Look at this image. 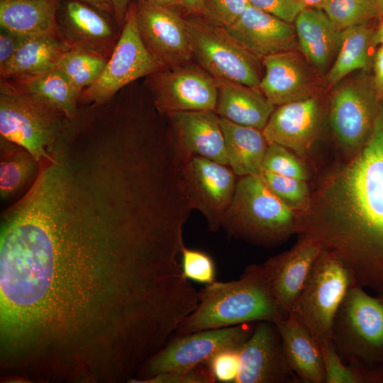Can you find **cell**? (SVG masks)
Instances as JSON below:
<instances>
[{"label":"cell","instance_id":"obj_1","mask_svg":"<svg viewBox=\"0 0 383 383\" xmlns=\"http://www.w3.org/2000/svg\"><path fill=\"white\" fill-rule=\"evenodd\" d=\"M179 225L131 174L62 162L3 211L1 365L23 380L134 377L196 309Z\"/></svg>","mask_w":383,"mask_h":383},{"label":"cell","instance_id":"obj_2","mask_svg":"<svg viewBox=\"0 0 383 383\" xmlns=\"http://www.w3.org/2000/svg\"><path fill=\"white\" fill-rule=\"evenodd\" d=\"M299 227L348 266L355 284L383 294V100L368 140L322 177Z\"/></svg>","mask_w":383,"mask_h":383},{"label":"cell","instance_id":"obj_3","mask_svg":"<svg viewBox=\"0 0 383 383\" xmlns=\"http://www.w3.org/2000/svg\"><path fill=\"white\" fill-rule=\"evenodd\" d=\"M198 297L196 308L181 323L175 336L246 323H277L283 319L262 264L246 267L237 280L206 285L198 292Z\"/></svg>","mask_w":383,"mask_h":383},{"label":"cell","instance_id":"obj_4","mask_svg":"<svg viewBox=\"0 0 383 383\" xmlns=\"http://www.w3.org/2000/svg\"><path fill=\"white\" fill-rule=\"evenodd\" d=\"M298 213L267 186L260 174L238 177L222 228L235 238L275 246L297 233Z\"/></svg>","mask_w":383,"mask_h":383},{"label":"cell","instance_id":"obj_5","mask_svg":"<svg viewBox=\"0 0 383 383\" xmlns=\"http://www.w3.org/2000/svg\"><path fill=\"white\" fill-rule=\"evenodd\" d=\"M354 284L335 315L331 341L343 362L383 367V294H368Z\"/></svg>","mask_w":383,"mask_h":383},{"label":"cell","instance_id":"obj_6","mask_svg":"<svg viewBox=\"0 0 383 383\" xmlns=\"http://www.w3.org/2000/svg\"><path fill=\"white\" fill-rule=\"evenodd\" d=\"M68 119L48 103L1 80V138L25 148L39 164L52 160L54 143Z\"/></svg>","mask_w":383,"mask_h":383},{"label":"cell","instance_id":"obj_7","mask_svg":"<svg viewBox=\"0 0 383 383\" xmlns=\"http://www.w3.org/2000/svg\"><path fill=\"white\" fill-rule=\"evenodd\" d=\"M354 284L348 266L338 256L322 249L290 313L309 331L318 345L331 340L335 315Z\"/></svg>","mask_w":383,"mask_h":383},{"label":"cell","instance_id":"obj_8","mask_svg":"<svg viewBox=\"0 0 383 383\" xmlns=\"http://www.w3.org/2000/svg\"><path fill=\"white\" fill-rule=\"evenodd\" d=\"M193 59L216 79L258 87L262 60L251 54L221 26L205 17L185 18Z\"/></svg>","mask_w":383,"mask_h":383},{"label":"cell","instance_id":"obj_9","mask_svg":"<svg viewBox=\"0 0 383 383\" xmlns=\"http://www.w3.org/2000/svg\"><path fill=\"white\" fill-rule=\"evenodd\" d=\"M370 71H360L332 93L329 121L345 158L357 152L368 140L382 99Z\"/></svg>","mask_w":383,"mask_h":383},{"label":"cell","instance_id":"obj_10","mask_svg":"<svg viewBox=\"0 0 383 383\" xmlns=\"http://www.w3.org/2000/svg\"><path fill=\"white\" fill-rule=\"evenodd\" d=\"M256 322L174 336L139 370L133 382H146L162 373L192 369L228 348H241Z\"/></svg>","mask_w":383,"mask_h":383},{"label":"cell","instance_id":"obj_11","mask_svg":"<svg viewBox=\"0 0 383 383\" xmlns=\"http://www.w3.org/2000/svg\"><path fill=\"white\" fill-rule=\"evenodd\" d=\"M162 69L142 40L135 6H131L128 7L120 36L102 73L93 84L82 92L79 101L104 104L128 84Z\"/></svg>","mask_w":383,"mask_h":383},{"label":"cell","instance_id":"obj_12","mask_svg":"<svg viewBox=\"0 0 383 383\" xmlns=\"http://www.w3.org/2000/svg\"><path fill=\"white\" fill-rule=\"evenodd\" d=\"M153 103L162 114L178 111H214L216 79L199 65L190 62L162 69L147 77Z\"/></svg>","mask_w":383,"mask_h":383},{"label":"cell","instance_id":"obj_13","mask_svg":"<svg viewBox=\"0 0 383 383\" xmlns=\"http://www.w3.org/2000/svg\"><path fill=\"white\" fill-rule=\"evenodd\" d=\"M237 177L229 166L205 157L192 156L186 162L184 182L191 209L203 214L211 232L222 228Z\"/></svg>","mask_w":383,"mask_h":383},{"label":"cell","instance_id":"obj_14","mask_svg":"<svg viewBox=\"0 0 383 383\" xmlns=\"http://www.w3.org/2000/svg\"><path fill=\"white\" fill-rule=\"evenodd\" d=\"M142 40L154 60L163 68H173L193 59L184 19L170 6L140 1L135 6Z\"/></svg>","mask_w":383,"mask_h":383},{"label":"cell","instance_id":"obj_15","mask_svg":"<svg viewBox=\"0 0 383 383\" xmlns=\"http://www.w3.org/2000/svg\"><path fill=\"white\" fill-rule=\"evenodd\" d=\"M287 360L276 323L256 322L240 350L235 383H299Z\"/></svg>","mask_w":383,"mask_h":383},{"label":"cell","instance_id":"obj_16","mask_svg":"<svg viewBox=\"0 0 383 383\" xmlns=\"http://www.w3.org/2000/svg\"><path fill=\"white\" fill-rule=\"evenodd\" d=\"M262 63L265 71L258 87L274 106L318 96L319 72L296 50L267 56Z\"/></svg>","mask_w":383,"mask_h":383},{"label":"cell","instance_id":"obj_17","mask_svg":"<svg viewBox=\"0 0 383 383\" xmlns=\"http://www.w3.org/2000/svg\"><path fill=\"white\" fill-rule=\"evenodd\" d=\"M322 124V106L315 96L275 108L262 133L268 144L282 145L304 159L320 135Z\"/></svg>","mask_w":383,"mask_h":383},{"label":"cell","instance_id":"obj_18","mask_svg":"<svg viewBox=\"0 0 383 383\" xmlns=\"http://www.w3.org/2000/svg\"><path fill=\"white\" fill-rule=\"evenodd\" d=\"M58 8L61 40L71 49L82 50L109 60L120 34L101 11L79 0H67Z\"/></svg>","mask_w":383,"mask_h":383},{"label":"cell","instance_id":"obj_19","mask_svg":"<svg viewBox=\"0 0 383 383\" xmlns=\"http://www.w3.org/2000/svg\"><path fill=\"white\" fill-rule=\"evenodd\" d=\"M321 250L316 240L300 236L292 248L262 263L270 292L283 319L290 314L294 302Z\"/></svg>","mask_w":383,"mask_h":383},{"label":"cell","instance_id":"obj_20","mask_svg":"<svg viewBox=\"0 0 383 383\" xmlns=\"http://www.w3.org/2000/svg\"><path fill=\"white\" fill-rule=\"evenodd\" d=\"M226 30L251 54L264 57L299 49L294 26L250 4Z\"/></svg>","mask_w":383,"mask_h":383},{"label":"cell","instance_id":"obj_21","mask_svg":"<svg viewBox=\"0 0 383 383\" xmlns=\"http://www.w3.org/2000/svg\"><path fill=\"white\" fill-rule=\"evenodd\" d=\"M166 116L179 147L187 156L228 166L220 116L214 111H178Z\"/></svg>","mask_w":383,"mask_h":383},{"label":"cell","instance_id":"obj_22","mask_svg":"<svg viewBox=\"0 0 383 383\" xmlns=\"http://www.w3.org/2000/svg\"><path fill=\"white\" fill-rule=\"evenodd\" d=\"M216 83L215 112L236 124L262 131L276 106L260 88L222 79H216Z\"/></svg>","mask_w":383,"mask_h":383},{"label":"cell","instance_id":"obj_23","mask_svg":"<svg viewBox=\"0 0 383 383\" xmlns=\"http://www.w3.org/2000/svg\"><path fill=\"white\" fill-rule=\"evenodd\" d=\"M299 50L320 73L338 50L341 33L321 10L306 7L294 21Z\"/></svg>","mask_w":383,"mask_h":383},{"label":"cell","instance_id":"obj_24","mask_svg":"<svg viewBox=\"0 0 383 383\" xmlns=\"http://www.w3.org/2000/svg\"><path fill=\"white\" fill-rule=\"evenodd\" d=\"M289 364L304 383H325L321 349L309 331L290 313L276 323Z\"/></svg>","mask_w":383,"mask_h":383},{"label":"cell","instance_id":"obj_25","mask_svg":"<svg viewBox=\"0 0 383 383\" xmlns=\"http://www.w3.org/2000/svg\"><path fill=\"white\" fill-rule=\"evenodd\" d=\"M60 4V0H0L1 28L21 37L60 38L57 21Z\"/></svg>","mask_w":383,"mask_h":383},{"label":"cell","instance_id":"obj_26","mask_svg":"<svg viewBox=\"0 0 383 383\" xmlns=\"http://www.w3.org/2000/svg\"><path fill=\"white\" fill-rule=\"evenodd\" d=\"M70 49L59 38L24 37L10 62L0 72L1 80L28 78L55 69Z\"/></svg>","mask_w":383,"mask_h":383},{"label":"cell","instance_id":"obj_27","mask_svg":"<svg viewBox=\"0 0 383 383\" xmlns=\"http://www.w3.org/2000/svg\"><path fill=\"white\" fill-rule=\"evenodd\" d=\"M228 166L238 177L260 174L268 143L262 131L220 117Z\"/></svg>","mask_w":383,"mask_h":383},{"label":"cell","instance_id":"obj_28","mask_svg":"<svg viewBox=\"0 0 383 383\" xmlns=\"http://www.w3.org/2000/svg\"><path fill=\"white\" fill-rule=\"evenodd\" d=\"M374 30L370 23L342 30L338 52L326 76L330 85L337 84L355 71H370L372 50H375L372 46Z\"/></svg>","mask_w":383,"mask_h":383},{"label":"cell","instance_id":"obj_29","mask_svg":"<svg viewBox=\"0 0 383 383\" xmlns=\"http://www.w3.org/2000/svg\"><path fill=\"white\" fill-rule=\"evenodd\" d=\"M5 81L16 89L48 103L69 119L74 118L78 114L77 102L81 94L56 68L28 78Z\"/></svg>","mask_w":383,"mask_h":383},{"label":"cell","instance_id":"obj_30","mask_svg":"<svg viewBox=\"0 0 383 383\" xmlns=\"http://www.w3.org/2000/svg\"><path fill=\"white\" fill-rule=\"evenodd\" d=\"M0 194L6 199L38 174L40 165L25 148L1 138Z\"/></svg>","mask_w":383,"mask_h":383},{"label":"cell","instance_id":"obj_31","mask_svg":"<svg viewBox=\"0 0 383 383\" xmlns=\"http://www.w3.org/2000/svg\"><path fill=\"white\" fill-rule=\"evenodd\" d=\"M107 59L78 49H70L60 60L56 69L62 72L80 94L102 73Z\"/></svg>","mask_w":383,"mask_h":383},{"label":"cell","instance_id":"obj_32","mask_svg":"<svg viewBox=\"0 0 383 383\" xmlns=\"http://www.w3.org/2000/svg\"><path fill=\"white\" fill-rule=\"evenodd\" d=\"M319 347L326 372L325 383H383V367H367L345 363L331 340Z\"/></svg>","mask_w":383,"mask_h":383},{"label":"cell","instance_id":"obj_33","mask_svg":"<svg viewBox=\"0 0 383 383\" xmlns=\"http://www.w3.org/2000/svg\"><path fill=\"white\" fill-rule=\"evenodd\" d=\"M323 11L341 31L380 19V13L371 0H326Z\"/></svg>","mask_w":383,"mask_h":383},{"label":"cell","instance_id":"obj_34","mask_svg":"<svg viewBox=\"0 0 383 383\" xmlns=\"http://www.w3.org/2000/svg\"><path fill=\"white\" fill-rule=\"evenodd\" d=\"M260 175L270 189L298 213L309 209L311 192L306 181L277 174L265 170H262Z\"/></svg>","mask_w":383,"mask_h":383},{"label":"cell","instance_id":"obj_35","mask_svg":"<svg viewBox=\"0 0 383 383\" xmlns=\"http://www.w3.org/2000/svg\"><path fill=\"white\" fill-rule=\"evenodd\" d=\"M262 170L305 181L309 177L308 170L301 158L288 148L277 143L268 144Z\"/></svg>","mask_w":383,"mask_h":383},{"label":"cell","instance_id":"obj_36","mask_svg":"<svg viewBox=\"0 0 383 383\" xmlns=\"http://www.w3.org/2000/svg\"><path fill=\"white\" fill-rule=\"evenodd\" d=\"M181 266L183 274L188 280L209 284L216 281V265L206 252L187 248L181 252Z\"/></svg>","mask_w":383,"mask_h":383},{"label":"cell","instance_id":"obj_37","mask_svg":"<svg viewBox=\"0 0 383 383\" xmlns=\"http://www.w3.org/2000/svg\"><path fill=\"white\" fill-rule=\"evenodd\" d=\"M240 348H224L204 362L216 382L235 383L240 369Z\"/></svg>","mask_w":383,"mask_h":383},{"label":"cell","instance_id":"obj_38","mask_svg":"<svg viewBox=\"0 0 383 383\" xmlns=\"http://www.w3.org/2000/svg\"><path fill=\"white\" fill-rule=\"evenodd\" d=\"M249 4L248 0H204V16L228 27L239 18Z\"/></svg>","mask_w":383,"mask_h":383},{"label":"cell","instance_id":"obj_39","mask_svg":"<svg viewBox=\"0 0 383 383\" xmlns=\"http://www.w3.org/2000/svg\"><path fill=\"white\" fill-rule=\"evenodd\" d=\"M149 383H213L216 382L205 363L192 369L172 371L158 374L150 379Z\"/></svg>","mask_w":383,"mask_h":383},{"label":"cell","instance_id":"obj_40","mask_svg":"<svg viewBox=\"0 0 383 383\" xmlns=\"http://www.w3.org/2000/svg\"><path fill=\"white\" fill-rule=\"evenodd\" d=\"M253 6L289 23L306 7L296 0H248Z\"/></svg>","mask_w":383,"mask_h":383},{"label":"cell","instance_id":"obj_41","mask_svg":"<svg viewBox=\"0 0 383 383\" xmlns=\"http://www.w3.org/2000/svg\"><path fill=\"white\" fill-rule=\"evenodd\" d=\"M23 38L1 28L0 31V72L4 70L13 58Z\"/></svg>","mask_w":383,"mask_h":383},{"label":"cell","instance_id":"obj_42","mask_svg":"<svg viewBox=\"0 0 383 383\" xmlns=\"http://www.w3.org/2000/svg\"><path fill=\"white\" fill-rule=\"evenodd\" d=\"M372 67L374 86L379 95L383 99V45H379L375 48L372 56Z\"/></svg>","mask_w":383,"mask_h":383},{"label":"cell","instance_id":"obj_43","mask_svg":"<svg viewBox=\"0 0 383 383\" xmlns=\"http://www.w3.org/2000/svg\"><path fill=\"white\" fill-rule=\"evenodd\" d=\"M111 1L113 7V16L121 30L125 22L130 0H111Z\"/></svg>","mask_w":383,"mask_h":383},{"label":"cell","instance_id":"obj_44","mask_svg":"<svg viewBox=\"0 0 383 383\" xmlns=\"http://www.w3.org/2000/svg\"><path fill=\"white\" fill-rule=\"evenodd\" d=\"M179 4L189 12L204 16V0H180Z\"/></svg>","mask_w":383,"mask_h":383},{"label":"cell","instance_id":"obj_45","mask_svg":"<svg viewBox=\"0 0 383 383\" xmlns=\"http://www.w3.org/2000/svg\"><path fill=\"white\" fill-rule=\"evenodd\" d=\"M79 1L88 4L104 13H108L111 15L114 16L113 7L111 0H79Z\"/></svg>","mask_w":383,"mask_h":383},{"label":"cell","instance_id":"obj_46","mask_svg":"<svg viewBox=\"0 0 383 383\" xmlns=\"http://www.w3.org/2000/svg\"><path fill=\"white\" fill-rule=\"evenodd\" d=\"M379 45H383V16L379 19L378 27L374 29L372 35V46L375 49Z\"/></svg>","mask_w":383,"mask_h":383},{"label":"cell","instance_id":"obj_47","mask_svg":"<svg viewBox=\"0 0 383 383\" xmlns=\"http://www.w3.org/2000/svg\"><path fill=\"white\" fill-rule=\"evenodd\" d=\"M305 7L313 8L323 10L326 0H296Z\"/></svg>","mask_w":383,"mask_h":383},{"label":"cell","instance_id":"obj_48","mask_svg":"<svg viewBox=\"0 0 383 383\" xmlns=\"http://www.w3.org/2000/svg\"><path fill=\"white\" fill-rule=\"evenodd\" d=\"M145 3L160 6H172L174 4H179L180 0H140Z\"/></svg>","mask_w":383,"mask_h":383},{"label":"cell","instance_id":"obj_49","mask_svg":"<svg viewBox=\"0 0 383 383\" xmlns=\"http://www.w3.org/2000/svg\"><path fill=\"white\" fill-rule=\"evenodd\" d=\"M377 7L381 18L383 16V0H371Z\"/></svg>","mask_w":383,"mask_h":383}]
</instances>
